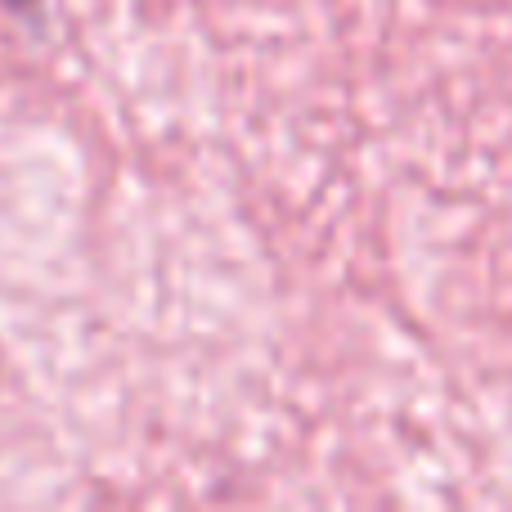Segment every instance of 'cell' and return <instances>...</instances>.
I'll return each instance as SVG.
<instances>
[{
	"label": "cell",
	"instance_id": "6da1fadb",
	"mask_svg": "<svg viewBox=\"0 0 512 512\" xmlns=\"http://www.w3.org/2000/svg\"><path fill=\"white\" fill-rule=\"evenodd\" d=\"M5 5H32V0H5Z\"/></svg>",
	"mask_w": 512,
	"mask_h": 512
}]
</instances>
